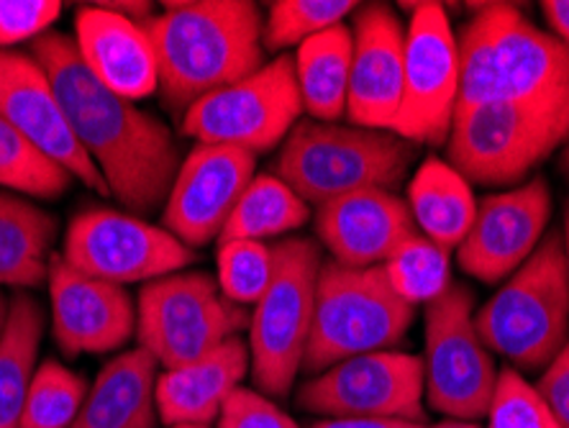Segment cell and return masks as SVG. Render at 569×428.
<instances>
[{
	"label": "cell",
	"instance_id": "6",
	"mask_svg": "<svg viewBox=\"0 0 569 428\" xmlns=\"http://www.w3.org/2000/svg\"><path fill=\"white\" fill-rule=\"evenodd\" d=\"M416 308L392 290L385 267L321 265L303 369L321 375L345 359L392 349L411 329Z\"/></svg>",
	"mask_w": 569,
	"mask_h": 428
},
{
	"label": "cell",
	"instance_id": "35",
	"mask_svg": "<svg viewBox=\"0 0 569 428\" xmlns=\"http://www.w3.org/2000/svg\"><path fill=\"white\" fill-rule=\"evenodd\" d=\"M62 3L57 0H0V49L21 41H37L60 19Z\"/></svg>",
	"mask_w": 569,
	"mask_h": 428
},
{
	"label": "cell",
	"instance_id": "22",
	"mask_svg": "<svg viewBox=\"0 0 569 428\" xmlns=\"http://www.w3.org/2000/svg\"><path fill=\"white\" fill-rule=\"evenodd\" d=\"M249 369V344L241 337L223 341L196 362L164 369L157 377V416L167 426H211L226 400L241 388Z\"/></svg>",
	"mask_w": 569,
	"mask_h": 428
},
{
	"label": "cell",
	"instance_id": "7",
	"mask_svg": "<svg viewBox=\"0 0 569 428\" xmlns=\"http://www.w3.org/2000/svg\"><path fill=\"white\" fill-rule=\"evenodd\" d=\"M272 280L249 313V367L262 396L284 398L303 369L323 259L313 239L300 237L272 245Z\"/></svg>",
	"mask_w": 569,
	"mask_h": 428
},
{
	"label": "cell",
	"instance_id": "29",
	"mask_svg": "<svg viewBox=\"0 0 569 428\" xmlns=\"http://www.w3.org/2000/svg\"><path fill=\"white\" fill-rule=\"evenodd\" d=\"M72 175L0 119V185L23 196L57 200L72 185Z\"/></svg>",
	"mask_w": 569,
	"mask_h": 428
},
{
	"label": "cell",
	"instance_id": "25",
	"mask_svg": "<svg viewBox=\"0 0 569 428\" xmlns=\"http://www.w3.org/2000/svg\"><path fill=\"white\" fill-rule=\"evenodd\" d=\"M351 49H355L351 27L341 23L303 41L292 57L303 111L313 121L337 123L347 113Z\"/></svg>",
	"mask_w": 569,
	"mask_h": 428
},
{
	"label": "cell",
	"instance_id": "28",
	"mask_svg": "<svg viewBox=\"0 0 569 428\" xmlns=\"http://www.w3.org/2000/svg\"><path fill=\"white\" fill-rule=\"evenodd\" d=\"M311 218V206L278 175H254L226 223L221 239L264 241L298 231Z\"/></svg>",
	"mask_w": 569,
	"mask_h": 428
},
{
	"label": "cell",
	"instance_id": "33",
	"mask_svg": "<svg viewBox=\"0 0 569 428\" xmlns=\"http://www.w3.org/2000/svg\"><path fill=\"white\" fill-rule=\"evenodd\" d=\"M272 247L249 239H221L219 245V288L231 303L254 306L272 280Z\"/></svg>",
	"mask_w": 569,
	"mask_h": 428
},
{
	"label": "cell",
	"instance_id": "14",
	"mask_svg": "<svg viewBox=\"0 0 569 428\" xmlns=\"http://www.w3.org/2000/svg\"><path fill=\"white\" fill-rule=\"evenodd\" d=\"M406 31L403 100L392 133L411 145L449 139L459 100V47L441 3H411Z\"/></svg>",
	"mask_w": 569,
	"mask_h": 428
},
{
	"label": "cell",
	"instance_id": "31",
	"mask_svg": "<svg viewBox=\"0 0 569 428\" xmlns=\"http://www.w3.org/2000/svg\"><path fill=\"white\" fill-rule=\"evenodd\" d=\"M86 398L88 385L78 372L54 359L41 362L31 377L21 428H72Z\"/></svg>",
	"mask_w": 569,
	"mask_h": 428
},
{
	"label": "cell",
	"instance_id": "32",
	"mask_svg": "<svg viewBox=\"0 0 569 428\" xmlns=\"http://www.w3.org/2000/svg\"><path fill=\"white\" fill-rule=\"evenodd\" d=\"M357 8L359 3L351 0H274L267 6L262 29L264 52L300 47L318 33L341 27Z\"/></svg>",
	"mask_w": 569,
	"mask_h": 428
},
{
	"label": "cell",
	"instance_id": "2",
	"mask_svg": "<svg viewBox=\"0 0 569 428\" xmlns=\"http://www.w3.org/2000/svg\"><path fill=\"white\" fill-rule=\"evenodd\" d=\"M159 92L182 119L192 103L262 70L264 16L252 0H180L149 16Z\"/></svg>",
	"mask_w": 569,
	"mask_h": 428
},
{
	"label": "cell",
	"instance_id": "11",
	"mask_svg": "<svg viewBox=\"0 0 569 428\" xmlns=\"http://www.w3.org/2000/svg\"><path fill=\"white\" fill-rule=\"evenodd\" d=\"M567 139L565 116L500 100L455 116L449 165L470 182L508 185L539 167Z\"/></svg>",
	"mask_w": 569,
	"mask_h": 428
},
{
	"label": "cell",
	"instance_id": "12",
	"mask_svg": "<svg viewBox=\"0 0 569 428\" xmlns=\"http://www.w3.org/2000/svg\"><path fill=\"white\" fill-rule=\"evenodd\" d=\"M62 257L78 272L121 288L182 272L196 262V251L162 226L113 208H88L74 216Z\"/></svg>",
	"mask_w": 569,
	"mask_h": 428
},
{
	"label": "cell",
	"instance_id": "38",
	"mask_svg": "<svg viewBox=\"0 0 569 428\" xmlns=\"http://www.w3.org/2000/svg\"><path fill=\"white\" fill-rule=\"evenodd\" d=\"M311 428H426L423 424L392 421V418H326Z\"/></svg>",
	"mask_w": 569,
	"mask_h": 428
},
{
	"label": "cell",
	"instance_id": "4",
	"mask_svg": "<svg viewBox=\"0 0 569 428\" xmlns=\"http://www.w3.org/2000/svg\"><path fill=\"white\" fill-rule=\"evenodd\" d=\"M411 159V141L392 131L306 119L282 141L274 175L318 208L359 190L396 192Z\"/></svg>",
	"mask_w": 569,
	"mask_h": 428
},
{
	"label": "cell",
	"instance_id": "15",
	"mask_svg": "<svg viewBox=\"0 0 569 428\" xmlns=\"http://www.w3.org/2000/svg\"><path fill=\"white\" fill-rule=\"evenodd\" d=\"M257 157L237 147L196 145L182 159L164 200V229L190 249L221 237L226 223L254 180Z\"/></svg>",
	"mask_w": 569,
	"mask_h": 428
},
{
	"label": "cell",
	"instance_id": "43",
	"mask_svg": "<svg viewBox=\"0 0 569 428\" xmlns=\"http://www.w3.org/2000/svg\"><path fill=\"white\" fill-rule=\"evenodd\" d=\"M559 165H562V172L569 178V145L565 147V152H562V159H559Z\"/></svg>",
	"mask_w": 569,
	"mask_h": 428
},
{
	"label": "cell",
	"instance_id": "8",
	"mask_svg": "<svg viewBox=\"0 0 569 428\" xmlns=\"http://www.w3.org/2000/svg\"><path fill=\"white\" fill-rule=\"evenodd\" d=\"M244 329H249L247 308L231 303L208 272L182 270L141 288L139 344L162 369L196 362Z\"/></svg>",
	"mask_w": 569,
	"mask_h": 428
},
{
	"label": "cell",
	"instance_id": "27",
	"mask_svg": "<svg viewBox=\"0 0 569 428\" xmlns=\"http://www.w3.org/2000/svg\"><path fill=\"white\" fill-rule=\"evenodd\" d=\"M44 337V313L31 296H13L0 331V428H21L23 402Z\"/></svg>",
	"mask_w": 569,
	"mask_h": 428
},
{
	"label": "cell",
	"instance_id": "18",
	"mask_svg": "<svg viewBox=\"0 0 569 428\" xmlns=\"http://www.w3.org/2000/svg\"><path fill=\"white\" fill-rule=\"evenodd\" d=\"M52 337L67 357L106 355L127 344L137 329V310L121 285L78 272L54 255L49 262Z\"/></svg>",
	"mask_w": 569,
	"mask_h": 428
},
{
	"label": "cell",
	"instance_id": "19",
	"mask_svg": "<svg viewBox=\"0 0 569 428\" xmlns=\"http://www.w3.org/2000/svg\"><path fill=\"white\" fill-rule=\"evenodd\" d=\"M347 119L365 129L392 131L403 100L406 29L390 6H359L351 23Z\"/></svg>",
	"mask_w": 569,
	"mask_h": 428
},
{
	"label": "cell",
	"instance_id": "21",
	"mask_svg": "<svg viewBox=\"0 0 569 428\" xmlns=\"http://www.w3.org/2000/svg\"><path fill=\"white\" fill-rule=\"evenodd\" d=\"M74 44L88 70L116 96L137 103L159 90V67L144 21L108 8L82 6L74 16Z\"/></svg>",
	"mask_w": 569,
	"mask_h": 428
},
{
	"label": "cell",
	"instance_id": "10",
	"mask_svg": "<svg viewBox=\"0 0 569 428\" xmlns=\"http://www.w3.org/2000/svg\"><path fill=\"white\" fill-rule=\"evenodd\" d=\"M426 398L451 421H477L490 410L498 369L475 326V300L462 282H451L426 306Z\"/></svg>",
	"mask_w": 569,
	"mask_h": 428
},
{
	"label": "cell",
	"instance_id": "37",
	"mask_svg": "<svg viewBox=\"0 0 569 428\" xmlns=\"http://www.w3.org/2000/svg\"><path fill=\"white\" fill-rule=\"evenodd\" d=\"M537 392L559 428H569V337L559 355L543 367Z\"/></svg>",
	"mask_w": 569,
	"mask_h": 428
},
{
	"label": "cell",
	"instance_id": "34",
	"mask_svg": "<svg viewBox=\"0 0 569 428\" xmlns=\"http://www.w3.org/2000/svg\"><path fill=\"white\" fill-rule=\"evenodd\" d=\"M488 418V428H559L537 388H531L516 369H503L498 375Z\"/></svg>",
	"mask_w": 569,
	"mask_h": 428
},
{
	"label": "cell",
	"instance_id": "20",
	"mask_svg": "<svg viewBox=\"0 0 569 428\" xmlns=\"http://www.w3.org/2000/svg\"><path fill=\"white\" fill-rule=\"evenodd\" d=\"M318 241L345 267H382L418 233L411 208L388 190H359L316 208Z\"/></svg>",
	"mask_w": 569,
	"mask_h": 428
},
{
	"label": "cell",
	"instance_id": "44",
	"mask_svg": "<svg viewBox=\"0 0 569 428\" xmlns=\"http://www.w3.org/2000/svg\"><path fill=\"white\" fill-rule=\"evenodd\" d=\"M167 428H211V426H167Z\"/></svg>",
	"mask_w": 569,
	"mask_h": 428
},
{
	"label": "cell",
	"instance_id": "39",
	"mask_svg": "<svg viewBox=\"0 0 569 428\" xmlns=\"http://www.w3.org/2000/svg\"><path fill=\"white\" fill-rule=\"evenodd\" d=\"M541 8L551 27V33L562 41L569 52V0H547V3H541Z\"/></svg>",
	"mask_w": 569,
	"mask_h": 428
},
{
	"label": "cell",
	"instance_id": "41",
	"mask_svg": "<svg viewBox=\"0 0 569 428\" xmlns=\"http://www.w3.org/2000/svg\"><path fill=\"white\" fill-rule=\"evenodd\" d=\"M8 308H11V300H6L3 292H0V331H3V326L8 321Z\"/></svg>",
	"mask_w": 569,
	"mask_h": 428
},
{
	"label": "cell",
	"instance_id": "17",
	"mask_svg": "<svg viewBox=\"0 0 569 428\" xmlns=\"http://www.w3.org/2000/svg\"><path fill=\"white\" fill-rule=\"evenodd\" d=\"M0 119L23 133L86 188L108 196L93 159L78 145L44 67L31 54L0 49Z\"/></svg>",
	"mask_w": 569,
	"mask_h": 428
},
{
	"label": "cell",
	"instance_id": "3",
	"mask_svg": "<svg viewBox=\"0 0 569 428\" xmlns=\"http://www.w3.org/2000/svg\"><path fill=\"white\" fill-rule=\"evenodd\" d=\"M457 113L488 103H518L569 119V52L510 3L477 6L457 37Z\"/></svg>",
	"mask_w": 569,
	"mask_h": 428
},
{
	"label": "cell",
	"instance_id": "36",
	"mask_svg": "<svg viewBox=\"0 0 569 428\" xmlns=\"http://www.w3.org/2000/svg\"><path fill=\"white\" fill-rule=\"evenodd\" d=\"M219 428H300L259 390L239 388L231 392L219 416Z\"/></svg>",
	"mask_w": 569,
	"mask_h": 428
},
{
	"label": "cell",
	"instance_id": "9",
	"mask_svg": "<svg viewBox=\"0 0 569 428\" xmlns=\"http://www.w3.org/2000/svg\"><path fill=\"white\" fill-rule=\"evenodd\" d=\"M303 113L290 54L192 103L180 119L182 133L198 145L237 147L254 157L280 147Z\"/></svg>",
	"mask_w": 569,
	"mask_h": 428
},
{
	"label": "cell",
	"instance_id": "23",
	"mask_svg": "<svg viewBox=\"0 0 569 428\" xmlns=\"http://www.w3.org/2000/svg\"><path fill=\"white\" fill-rule=\"evenodd\" d=\"M157 369V359L141 347L111 359L88 390L72 428H154Z\"/></svg>",
	"mask_w": 569,
	"mask_h": 428
},
{
	"label": "cell",
	"instance_id": "40",
	"mask_svg": "<svg viewBox=\"0 0 569 428\" xmlns=\"http://www.w3.org/2000/svg\"><path fill=\"white\" fill-rule=\"evenodd\" d=\"M562 241H565V262H567V277H569V198L565 206V231H562Z\"/></svg>",
	"mask_w": 569,
	"mask_h": 428
},
{
	"label": "cell",
	"instance_id": "1",
	"mask_svg": "<svg viewBox=\"0 0 569 428\" xmlns=\"http://www.w3.org/2000/svg\"><path fill=\"white\" fill-rule=\"evenodd\" d=\"M31 57L44 67L64 119L98 167L108 196L129 213L162 208L182 165L172 131L154 113L108 90L67 33H44L31 44Z\"/></svg>",
	"mask_w": 569,
	"mask_h": 428
},
{
	"label": "cell",
	"instance_id": "5",
	"mask_svg": "<svg viewBox=\"0 0 569 428\" xmlns=\"http://www.w3.org/2000/svg\"><path fill=\"white\" fill-rule=\"evenodd\" d=\"M485 347L521 369H543L569 337V277L562 231L537 251L475 313Z\"/></svg>",
	"mask_w": 569,
	"mask_h": 428
},
{
	"label": "cell",
	"instance_id": "26",
	"mask_svg": "<svg viewBox=\"0 0 569 428\" xmlns=\"http://www.w3.org/2000/svg\"><path fill=\"white\" fill-rule=\"evenodd\" d=\"M57 221L19 196H0V285L37 288L54 257Z\"/></svg>",
	"mask_w": 569,
	"mask_h": 428
},
{
	"label": "cell",
	"instance_id": "16",
	"mask_svg": "<svg viewBox=\"0 0 569 428\" xmlns=\"http://www.w3.org/2000/svg\"><path fill=\"white\" fill-rule=\"evenodd\" d=\"M549 216L551 196L543 178L485 196L470 233L457 247L459 267L480 282L508 280L541 245Z\"/></svg>",
	"mask_w": 569,
	"mask_h": 428
},
{
	"label": "cell",
	"instance_id": "30",
	"mask_svg": "<svg viewBox=\"0 0 569 428\" xmlns=\"http://www.w3.org/2000/svg\"><path fill=\"white\" fill-rule=\"evenodd\" d=\"M382 267L392 290L413 308L433 303L451 285L449 251L433 245L423 233H413L403 241Z\"/></svg>",
	"mask_w": 569,
	"mask_h": 428
},
{
	"label": "cell",
	"instance_id": "13",
	"mask_svg": "<svg viewBox=\"0 0 569 428\" xmlns=\"http://www.w3.org/2000/svg\"><path fill=\"white\" fill-rule=\"evenodd\" d=\"M423 359L385 349L345 359L313 375L298 392V406L326 418H392L423 424Z\"/></svg>",
	"mask_w": 569,
	"mask_h": 428
},
{
	"label": "cell",
	"instance_id": "42",
	"mask_svg": "<svg viewBox=\"0 0 569 428\" xmlns=\"http://www.w3.org/2000/svg\"><path fill=\"white\" fill-rule=\"evenodd\" d=\"M426 428H429V426H426ZM431 428H477V426L470 424V421H443V424H437Z\"/></svg>",
	"mask_w": 569,
	"mask_h": 428
},
{
	"label": "cell",
	"instance_id": "24",
	"mask_svg": "<svg viewBox=\"0 0 569 428\" xmlns=\"http://www.w3.org/2000/svg\"><path fill=\"white\" fill-rule=\"evenodd\" d=\"M408 208L416 229L433 245L451 251L470 233L477 200L462 172L439 157H429L408 185Z\"/></svg>",
	"mask_w": 569,
	"mask_h": 428
}]
</instances>
